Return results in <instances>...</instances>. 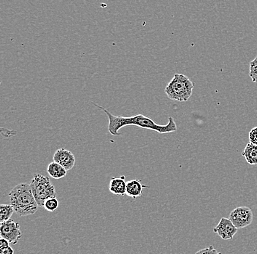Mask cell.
<instances>
[{
	"label": "cell",
	"mask_w": 257,
	"mask_h": 254,
	"mask_svg": "<svg viewBox=\"0 0 257 254\" xmlns=\"http://www.w3.org/2000/svg\"><path fill=\"white\" fill-rule=\"evenodd\" d=\"M96 107L102 109L109 119L108 131L113 136H120L121 133L119 130L127 125H135L144 129L152 130L158 132L160 134L173 133L177 131V125L173 117H169L168 123L165 125H158L153 121L152 119L143 115H138L134 117H124L121 116H115L110 113L108 110L97 104H94Z\"/></svg>",
	"instance_id": "1"
},
{
	"label": "cell",
	"mask_w": 257,
	"mask_h": 254,
	"mask_svg": "<svg viewBox=\"0 0 257 254\" xmlns=\"http://www.w3.org/2000/svg\"><path fill=\"white\" fill-rule=\"evenodd\" d=\"M10 205L19 216L33 215L38 211L39 206L34 197L31 187L27 183H21L14 186L9 194Z\"/></svg>",
	"instance_id": "2"
},
{
	"label": "cell",
	"mask_w": 257,
	"mask_h": 254,
	"mask_svg": "<svg viewBox=\"0 0 257 254\" xmlns=\"http://www.w3.org/2000/svg\"><path fill=\"white\" fill-rule=\"evenodd\" d=\"M195 83L183 74H175L167 85L165 92L169 99L177 101H186L192 96Z\"/></svg>",
	"instance_id": "3"
},
{
	"label": "cell",
	"mask_w": 257,
	"mask_h": 254,
	"mask_svg": "<svg viewBox=\"0 0 257 254\" xmlns=\"http://www.w3.org/2000/svg\"><path fill=\"white\" fill-rule=\"evenodd\" d=\"M30 185L35 201L40 207H43L47 199L56 197L55 187L48 177L35 174Z\"/></svg>",
	"instance_id": "4"
},
{
	"label": "cell",
	"mask_w": 257,
	"mask_h": 254,
	"mask_svg": "<svg viewBox=\"0 0 257 254\" xmlns=\"http://www.w3.org/2000/svg\"><path fill=\"white\" fill-rule=\"evenodd\" d=\"M229 219L237 229H244L250 226L253 222V212L248 207H238L231 212Z\"/></svg>",
	"instance_id": "5"
},
{
	"label": "cell",
	"mask_w": 257,
	"mask_h": 254,
	"mask_svg": "<svg viewBox=\"0 0 257 254\" xmlns=\"http://www.w3.org/2000/svg\"><path fill=\"white\" fill-rule=\"evenodd\" d=\"M0 237L6 239L10 244L16 245L22 237L19 223L10 219L0 224Z\"/></svg>",
	"instance_id": "6"
},
{
	"label": "cell",
	"mask_w": 257,
	"mask_h": 254,
	"mask_svg": "<svg viewBox=\"0 0 257 254\" xmlns=\"http://www.w3.org/2000/svg\"><path fill=\"white\" fill-rule=\"evenodd\" d=\"M237 230L238 229L234 226L229 218H222L213 229V232L218 234L224 240H232L234 235L237 234Z\"/></svg>",
	"instance_id": "7"
},
{
	"label": "cell",
	"mask_w": 257,
	"mask_h": 254,
	"mask_svg": "<svg viewBox=\"0 0 257 254\" xmlns=\"http://www.w3.org/2000/svg\"><path fill=\"white\" fill-rule=\"evenodd\" d=\"M53 160L55 163L62 165L67 171H68V170H71L75 166L76 159H75V155L70 151L62 148V149H59L56 151L54 157H53Z\"/></svg>",
	"instance_id": "8"
},
{
	"label": "cell",
	"mask_w": 257,
	"mask_h": 254,
	"mask_svg": "<svg viewBox=\"0 0 257 254\" xmlns=\"http://www.w3.org/2000/svg\"><path fill=\"white\" fill-rule=\"evenodd\" d=\"M126 177L122 175L120 178H112L110 182L109 189L115 195L124 196L126 194Z\"/></svg>",
	"instance_id": "9"
},
{
	"label": "cell",
	"mask_w": 257,
	"mask_h": 254,
	"mask_svg": "<svg viewBox=\"0 0 257 254\" xmlns=\"http://www.w3.org/2000/svg\"><path fill=\"white\" fill-rule=\"evenodd\" d=\"M149 188V186L141 184V181L138 179L131 180L126 185V195L136 199L142 196L143 189Z\"/></svg>",
	"instance_id": "10"
},
{
	"label": "cell",
	"mask_w": 257,
	"mask_h": 254,
	"mask_svg": "<svg viewBox=\"0 0 257 254\" xmlns=\"http://www.w3.org/2000/svg\"><path fill=\"white\" fill-rule=\"evenodd\" d=\"M242 155L250 165H257V146L248 143L244 149Z\"/></svg>",
	"instance_id": "11"
},
{
	"label": "cell",
	"mask_w": 257,
	"mask_h": 254,
	"mask_svg": "<svg viewBox=\"0 0 257 254\" xmlns=\"http://www.w3.org/2000/svg\"><path fill=\"white\" fill-rule=\"evenodd\" d=\"M47 173L54 179H61L67 175V171L59 164L52 162L48 165Z\"/></svg>",
	"instance_id": "12"
},
{
	"label": "cell",
	"mask_w": 257,
	"mask_h": 254,
	"mask_svg": "<svg viewBox=\"0 0 257 254\" xmlns=\"http://www.w3.org/2000/svg\"><path fill=\"white\" fill-rule=\"evenodd\" d=\"M14 208L11 205H1L0 206V223H3L11 219L13 213H14Z\"/></svg>",
	"instance_id": "13"
},
{
	"label": "cell",
	"mask_w": 257,
	"mask_h": 254,
	"mask_svg": "<svg viewBox=\"0 0 257 254\" xmlns=\"http://www.w3.org/2000/svg\"><path fill=\"white\" fill-rule=\"evenodd\" d=\"M45 209L49 212L55 211L56 209L59 207V201L56 198H50L45 202L44 206Z\"/></svg>",
	"instance_id": "14"
},
{
	"label": "cell",
	"mask_w": 257,
	"mask_h": 254,
	"mask_svg": "<svg viewBox=\"0 0 257 254\" xmlns=\"http://www.w3.org/2000/svg\"><path fill=\"white\" fill-rule=\"evenodd\" d=\"M249 75L253 83H257V57L250 62Z\"/></svg>",
	"instance_id": "15"
},
{
	"label": "cell",
	"mask_w": 257,
	"mask_h": 254,
	"mask_svg": "<svg viewBox=\"0 0 257 254\" xmlns=\"http://www.w3.org/2000/svg\"><path fill=\"white\" fill-rule=\"evenodd\" d=\"M250 143L257 146V127H255L249 133Z\"/></svg>",
	"instance_id": "16"
},
{
	"label": "cell",
	"mask_w": 257,
	"mask_h": 254,
	"mask_svg": "<svg viewBox=\"0 0 257 254\" xmlns=\"http://www.w3.org/2000/svg\"><path fill=\"white\" fill-rule=\"evenodd\" d=\"M195 254H221V253L217 251L216 249L213 248V246H210V247H207V248L199 250Z\"/></svg>",
	"instance_id": "17"
},
{
	"label": "cell",
	"mask_w": 257,
	"mask_h": 254,
	"mask_svg": "<svg viewBox=\"0 0 257 254\" xmlns=\"http://www.w3.org/2000/svg\"><path fill=\"white\" fill-rule=\"evenodd\" d=\"M14 251L12 247H7L5 248L0 249V254H14Z\"/></svg>",
	"instance_id": "18"
},
{
	"label": "cell",
	"mask_w": 257,
	"mask_h": 254,
	"mask_svg": "<svg viewBox=\"0 0 257 254\" xmlns=\"http://www.w3.org/2000/svg\"><path fill=\"white\" fill-rule=\"evenodd\" d=\"M10 243L6 239L1 238L0 239V249L5 248V247H9Z\"/></svg>",
	"instance_id": "19"
}]
</instances>
